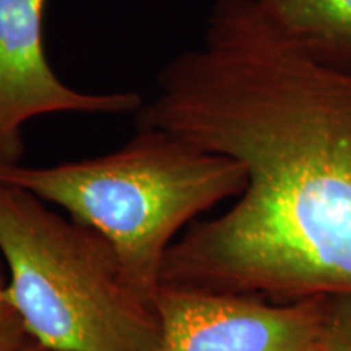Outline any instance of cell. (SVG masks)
<instances>
[{
  "instance_id": "5b68a950",
  "label": "cell",
  "mask_w": 351,
  "mask_h": 351,
  "mask_svg": "<svg viewBox=\"0 0 351 351\" xmlns=\"http://www.w3.org/2000/svg\"><path fill=\"white\" fill-rule=\"evenodd\" d=\"M47 0H0V166L21 165L23 125L52 112L121 114L143 106L135 93H82L65 85L46 57Z\"/></svg>"
},
{
  "instance_id": "9c48e42d",
  "label": "cell",
  "mask_w": 351,
  "mask_h": 351,
  "mask_svg": "<svg viewBox=\"0 0 351 351\" xmlns=\"http://www.w3.org/2000/svg\"><path fill=\"white\" fill-rule=\"evenodd\" d=\"M20 351H56V350H51V348H46V346H43V345H39L38 341H34V340H32L29 341L28 345L25 346L23 350H20Z\"/></svg>"
},
{
  "instance_id": "52a82bcc",
  "label": "cell",
  "mask_w": 351,
  "mask_h": 351,
  "mask_svg": "<svg viewBox=\"0 0 351 351\" xmlns=\"http://www.w3.org/2000/svg\"><path fill=\"white\" fill-rule=\"evenodd\" d=\"M322 351H351V295L322 300Z\"/></svg>"
},
{
  "instance_id": "6da1fadb",
  "label": "cell",
  "mask_w": 351,
  "mask_h": 351,
  "mask_svg": "<svg viewBox=\"0 0 351 351\" xmlns=\"http://www.w3.org/2000/svg\"><path fill=\"white\" fill-rule=\"evenodd\" d=\"M137 111L245 171L230 210L192 225L161 285L271 302L351 295V72L306 54L262 0H215L204 38Z\"/></svg>"
},
{
  "instance_id": "3957f363",
  "label": "cell",
  "mask_w": 351,
  "mask_h": 351,
  "mask_svg": "<svg viewBox=\"0 0 351 351\" xmlns=\"http://www.w3.org/2000/svg\"><path fill=\"white\" fill-rule=\"evenodd\" d=\"M0 256L29 337L56 351H156L155 306L103 236L0 179Z\"/></svg>"
},
{
  "instance_id": "277c9868",
  "label": "cell",
  "mask_w": 351,
  "mask_h": 351,
  "mask_svg": "<svg viewBox=\"0 0 351 351\" xmlns=\"http://www.w3.org/2000/svg\"><path fill=\"white\" fill-rule=\"evenodd\" d=\"M155 311L156 351H307L319 343L324 306L161 285Z\"/></svg>"
},
{
  "instance_id": "7a4b0ae2",
  "label": "cell",
  "mask_w": 351,
  "mask_h": 351,
  "mask_svg": "<svg viewBox=\"0 0 351 351\" xmlns=\"http://www.w3.org/2000/svg\"><path fill=\"white\" fill-rule=\"evenodd\" d=\"M0 179L103 236L132 288L153 306L176 234L213 205L238 197L247 182L236 160L155 127H138L108 155L39 168L0 166Z\"/></svg>"
},
{
  "instance_id": "30bf717a",
  "label": "cell",
  "mask_w": 351,
  "mask_h": 351,
  "mask_svg": "<svg viewBox=\"0 0 351 351\" xmlns=\"http://www.w3.org/2000/svg\"><path fill=\"white\" fill-rule=\"evenodd\" d=\"M307 351H322V350H320V345L317 343V345L314 346V348H311V350H307Z\"/></svg>"
},
{
  "instance_id": "8992f818",
  "label": "cell",
  "mask_w": 351,
  "mask_h": 351,
  "mask_svg": "<svg viewBox=\"0 0 351 351\" xmlns=\"http://www.w3.org/2000/svg\"><path fill=\"white\" fill-rule=\"evenodd\" d=\"M271 19L317 62L351 72V0H262Z\"/></svg>"
},
{
  "instance_id": "ba28073f",
  "label": "cell",
  "mask_w": 351,
  "mask_h": 351,
  "mask_svg": "<svg viewBox=\"0 0 351 351\" xmlns=\"http://www.w3.org/2000/svg\"><path fill=\"white\" fill-rule=\"evenodd\" d=\"M0 256V351H20L33 339L8 291V274Z\"/></svg>"
}]
</instances>
